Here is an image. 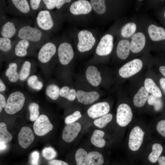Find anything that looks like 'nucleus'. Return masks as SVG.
I'll use <instances>...</instances> for the list:
<instances>
[{"mask_svg": "<svg viewBox=\"0 0 165 165\" xmlns=\"http://www.w3.org/2000/svg\"><path fill=\"white\" fill-rule=\"evenodd\" d=\"M112 115L111 113H108L98 119H95L94 121V124L100 128L105 127L112 119Z\"/></svg>", "mask_w": 165, "mask_h": 165, "instance_id": "obj_37", "label": "nucleus"}, {"mask_svg": "<svg viewBox=\"0 0 165 165\" xmlns=\"http://www.w3.org/2000/svg\"><path fill=\"white\" fill-rule=\"evenodd\" d=\"M137 25L134 23H127L123 26L119 31V36L123 39L131 37L135 33Z\"/></svg>", "mask_w": 165, "mask_h": 165, "instance_id": "obj_27", "label": "nucleus"}, {"mask_svg": "<svg viewBox=\"0 0 165 165\" xmlns=\"http://www.w3.org/2000/svg\"><path fill=\"white\" fill-rule=\"evenodd\" d=\"M147 101L149 105L154 106V110L156 111H160L163 107V102L160 98L150 95L148 97Z\"/></svg>", "mask_w": 165, "mask_h": 165, "instance_id": "obj_38", "label": "nucleus"}, {"mask_svg": "<svg viewBox=\"0 0 165 165\" xmlns=\"http://www.w3.org/2000/svg\"><path fill=\"white\" fill-rule=\"evenodd\" d=\"M0 150H3L4 149H5L6 148V144L2 143H0Z\"/></svg>", "mask_w": 165, "mask_h": 165, "instance_id": "obj_54", "label": "nucleus"}, {"mask_svg": "<svg viewBox=\"0 0 165 165\" xmlns=\"http://www.w3.org/2000/svg\"><path fill=\"white\" fill-rule=\"evenodd\" d=\"M16 40L14 52V55L16 57H24L29 54L35 53L37 50L32 44L27 40Z\"/></svg>", "mask_w": 165, "mask_h": 165, "instance_id": "obj_16", "label": "nucleus"}, {"mask_svg": "<svg viewBox=\"0 0 165 165\" xmlns=\"http://www.w3.org/2000/svg\"><path fill=\"white\" fill-rule=\"evenodd\" d=\"M156 128L157 132L165 137V120L159 121L157 124Z\"/></svg>", "mask_w": 165, "mask_h": 165, "instance_id": "obj_44", "label": "nucleus"}, {"mask_svg": "<svg viewBox=\"0 0 165 165\" xmlns=\"http://www.w3.org/2000/svg\"><path fill=\"white\" fill-rule=\"evenodd\" d=\"M142 66L141 60L138 58L135 59L123 65L119 69V73L122 77L128 78L138 72Z\"/></svg>", "mask_w": 165, "mask_h": 165, "instance_id": "obj_12", "label": "nucleus"}, {"mask_svg": "<svg viewBox=\"0 0 165 165\" xmlns=\"http://www.w3.org/2000/svg\"><path fill=\"white\" fill-rule=\"evenodd\" d=\"M28 85L32 89L40 90L42 87V83L38 80L37 77L35 75L30 77L27 80Z\"/></svg>", "mask_w": 165, "mask_h": 165, "instance_id": "obj_40", "label": "nucleus"}, {"mask_svg": "<svg viewBox=\"0 0 165 165\" xmlns=\"http://www.w3.org/2000/svg\"><path fill=\"white\" fill-rule=\"evenodd\" d=\"M99 97V93L95 91L87 92L79 90L76 92V98L78 101L85 105L93 103L97 100Z\"/></svg>", "mask_w": 165, "mask_h": 165, "instance_id": "obj_24", "label": "nucleus"}, {"mask_svg": "<svg viewBox=\"0 0 165 165\" xmlns=\"http://www.w3.org/2000/svg\"><path fill=\"white\" fill-rule=\"evenodd\" d=\"M76 96V90L74 89H72L70 90L65 98L69 101H73L75 99Z\"/></svg>", "mask_w": 165, "mask_h": 165, "instance_id": "obj_46", "label": "nucleus"}, {"mask_svg": "<svg viewBox=\"0 0 165 165\" xmlns=\"http://www.w3.org/2000/svg\"><path fill=\"white\" fill-rule=\"evenodd\" d=\"M152 152L149 154L148 159L152 163L156 162L159 158L163 150L162 146L158 143H155L152 147Z\"/></svg>", "mask_w": 165, "mask_h": 165, "instance_id": "obj_32", "label": "nucleus"}, {"mask_svg": "<svg viewBox=\"0 0 165 165\" xmlns=\"http://www.w3.org/2000/svg\"><path fill=\"white\" fill-rule=\"evenodd\" d=\"M144 86L146 90L152 95L159 98L162 97L160 89L152 79H146L144 81Z\"/></svg>", "mask_w": 165, "mask_h": 165, "instance_id": "obj_28", "label": "nucleus"}, {"mask_svg": "<svg viewBox=\"0 0 165 165\" xmlns=\"http://www.w3.org/2000/svg\"><path fill=\"white\" fill-rule=\"evenodd\" d=\"M49 165H68V164L63 161L53 160L48 162Z\"/></svg>", "mask_w": 165, "mask_h": 165, "instance_id": "obj_47", "label": "nucleus"}, {"mask_svg": "<svg viewBox=\"0 0 165 165\" xmlns=\"http://www.w3.org/2000/svg\"><path fill=\"white\" fill-rule=\"evenodd\" d=\"M32 19L23 17H9L0 25V37L12 39L15 38L19 30L23 26L31 25Z\"/></svg>", "mask_w": 165, "mask_h": 165, "instance_id": "obj_7", "label": "nucleus"}, {"mask_svg": "<svg viewBox=\"0 0 165 165\" xmlns=\"http://www.w3.org/2000/svg\"><path fill=\"white\" fill-rule=\"evenodd\" d=\"M6 104L5 98L1 94H0V112L2 110V108H5Z\"/></svg>", "mask_w": 165, "mask_h": 165, "instance_id": "obj_49", "label": "nucleus"}, {"mask_svg": "<svg viewBox=\"0 0 165 165\" xmlns=\"http://www.w3.org/2000/svg\"><path fill=\"white\" fill-rule=\"evenodd\" d=\"M53 126L48 117L46 115L42 114L35 122L33 128L35 134L38 136H44L53 129Z\"/></svg>", "mask_w": 165, "mask_h": 165, "instance_id": "obj_14", "label": "nucleus"}, {"mask_svg": "<svg viewBox=\"0 0 165 165\" xmlns=\"http://www.w3.org/2000/svg\"><path fill=\"white\" fill-rule=\"evenodd\" d=\"M70 90L69 87L68 86H63L60 89V95L61 97L65 98Z\"/></svg>", "mask_w": 165, "mask_h": 165, "instance_id": "obj_48", "label": "nucleus"}, {"mask_svg": "<svg viewBox=\"0 0 165 165\" xmlns=\"http://www.w3.org/2000/svg\"><path fill=\"white\" fill-rule=\"evenodd\" d=\"M65 20L64 13L55 10H42L38 11L36 16L35 26L52 35L61 29Z\"/></svg>", "mask_w": 165, "mask_h": 165, "instance_id": "obj_3", "label": "nucleus"}, {"mask_svg": "<svg viewBox=\"0 0 165 165\" xmlns=\"http://www.w3.org/2000/svg\"><path fill=\"white\" fill-rule=\"evenodd\" d=\"M0 7L5 13L18 17L35 19V14L31 10L27 0L0 1Z\"/></svg>", "mask_w": 165, "mask_h": 165, "instance_id": "obj_6", "label": "nucleus"}, {"mask_svg": "<svg viewBox=\"0 0 165 165\" xmlns=\"http://www.w3.org/2000/svg\"><path fill=\"white\" fill-rule=\"evenodd\" d=\"M162 19L165 24V9L163 10L162 13Z\"/></svg>", "mask_w": 165, "mask_h": 165, "instance_id": "obj_55", "label": "nucleus"}, {"mask_svg": "<svg viewBox=\"0 0 165 165\" xmlns=\"http://www.w3.org/2000/svg\"><path fill=\"white\" fill-rule=\"evenodd\" d=\"M51 35L35 26L32 27L31 25L28 24L22 27L14 38L16 40H27L32 44L38 50L50 39Z\"/></svg>", "mask_w": 165, "mask_h": 165, "instance_id": "obj_4", "label": "nucleus"}, {"mask_svg": "<svg viewBox=\"0 0 165 165\" xmlns=\"http://www.w3.org/2000/svg\"><path fill=\"white\" fill-rule=\"evenodd\" d=\"M113 32H107L101 35L94 51L95 55L103 57L110 55L114 47Z\"/></svg>", "mask_w": 165, "mask_h": 165, "instance_id": "obj_10", "label": "nucleus"}, {"mask_svg": "<svg viewBox=\"0 0 165 165\" xmlns=\"http://www.w3.org/2000/svg\"><path fill=\"white\" fill-rule=\"evenodd\" d=\"M75 51L70 37L68 35H63L60 38L57 48V56L60 63L63 66L68 65L74 57Z\"/></svg>", "mask_w": 165, "mask_h": 165, "instance_id": "obj_8", "label": "nucleus"}, {"mask_svg": "<svg viewBox=\"0 0 165 165\" xmlns=\"http://www.w3.org/2000/svg\"><path fill=\"white\" fill-rule=\"evenodd\" d=\"M110 109V105L108 102H100L90 107L87 110V113L90 117L94 119L108 113Z\"/></svg>", "mask_w": 165, "mask_h": 165, "instance_id": "obj_19", "label": "nucleus"}, {"mask_svg": "<svg viewBox=\"0 0 165 165\" xmlns=\"http://www.w3.org/2000/svg\"><path fill=\"white\" fill-rule=\"evenodd\" d=\"M6 89V86L1 79L0 80V92L3 91L5 90Z\"/></svg>", "mask_w": 165, "mask_h": 165, "instance_id": "obj_53", "label": "nucleus"}, {"mask_svg": "<svg viewBox=\"0 0 165 165\" xmlns=\"http://www.w3.org/2000/svg\"><path fill=\"white\" fill-rule=\"evenodd\" d=\"M148 93L144 86L141 87L133 98L134 105L137 107H141L145 104L148 97Z\"/></svg>", "mask_w": 165, "mask_h": 165, "instance_id": "obj_26", "label": "nucleus"}, {"mask_svg": "<svg viewBox=\"0 0 165 165\" xmlns=\"http://www.w3.org/2000/svg\"><path fill=\"white\" fill-rule=\"evenodd\" d=\"M43 156L47 160H51L57 156V153L55 149L51 147H45L42 151Z\"/></svg>", "mask_w": 165, "mask_h": 165, "instance_id": "obj_41", "label": "nucleus"}, {"mask_svg": "<svg viewBox=\"0 0 165 165\" xmlns=\"http://www.w3.org/2000/svg\"><path fill=\"white\" fill-rule=\"evenodd\" d=\"M60 38L49 39L39 49L37 58L40 63L48 64L57 54V48Z\"/></svg>", "mask_w": 165, "mask_h": 165, "instance_id": "obj_9", "label": "nucleus"}, {"mask_svg": "<svg viewBox=\"0 0 165 165\" xmlns=\"http://www.w3.org/2000/svg\"><path fill=\"white\" fill-rule=\"evenodd\" d=\"M80 112L78 111L75 112L73 114L67 116L64 119V123L68 124L75 122L82 117Z\"/></svg>", "mask_w": 165, "mask_h": 165, "instance_id": "obj_42", "label": "nucleus"}, {"mask_svg": "<svg viewBox=\"0 0 165 165\" xmlns=\"http://www.w3.org/2000/svg\"><path fill=\"white\" fill-rule=\"evenodd\" d=\"M86 75L87 80L93 86H97L101 83V73L95 66L91 65L88 66L86 71Z\"/></svg>", "mask_w": 165, "mask_h": 165, "instance_id": "obj_23", "label": "nucleus"}, {"mask_svg": "<svg viewBox=\"0 0 165 165\" xmlns=\"http://www.w3.org/2000/svg\"><path fill=\"white\" fill-rule=\"evenodd\" d=\"M12 134L8 131L6 124L3 122L0 123V143L6 144L12 139Z\"/></svg>", "mask_w": 165, "mask_h": 165, "instance_id": "obj_34", "label": "nucleus"}, {"mask_svg": "<svg viewBox=\"0 0 165 165\" xmlns=\"http://www.w3.org/2000/svg\"><path fill=\"white\" fill-rule=\"evenodd\" d=\"M131 39L130 49L131 52L137 53L144 49L146 44V38L143 33L136 32L131 37Z\"/></svg>", "mask_w": 165, "mask_h": 165, "instance_id": "obj_21", "label": "nucleus"}, {"mask_svg": "<svg viewBox=\"0 0 165 165\" xmlns=\"http://www.w3.org/2000/svg\"><path fill=\"white\" fill-rule=\"evenodd\" d=\"M89 1L93 8L94 20L99 24L113 17L118 9V3L116 2L105 0Z\"/></svg>", "mask_w": 165, "mask_h": 165, "instance_id": "obj_5", "label": "nucleus"}, {"mask_svg": "<svg viewBox=\"0 0 165 165\" xmlns=\"http://www.w3.org/2000/svg\"><path fill=\"white\" fill-rule=\"evenodd\" d=\"M17 67L18 65L16 62H11L6 70L5 75L11 82H16L19 78V74L17 72Z\"/></svg>", "mask_w": 165, "mask_h": 165, "instance_id": "obj_29", "label": "nucleus"}, {"mask_svg": "<svg viewBox=\"0 0 165 165\" xmlns=\"http://www.w3.org/2000/svg\"><path fill=\"white\" fill-rule=\"evenodd\" d=\"M16 40L0 37V51L6 56L14 55V48Z\"/></svg>", "mask_w": 165, "mask_h": 165, "instance_id": "obj_25", "label": "nucleus"}, {"mask_svg": "<svg viewBox=\"0 0 165 165\" xmlns=\"http://www.w3.org/2000/svg\"><path fill=\"white\" fill-rule=\"evenodd\" d=\"M81 128V125L78 122H74L67 124L62 132L63 139L67 142L72 141L77 137Z\"/></svg>", "mask_w": 165, "mask_h": 165, "instance_id": "obj_18", "label": "nucleus"}, {"mask_svg": "<svg viewBox=\"0 0 165 165\" xmlns=\"http://www.w3.org/2000/svg\"><path fill=\"white\" fill-rule=\"evenodd\" d=\"M38 105L35 102L30 103L28 106L30 113V119L32 122L35 121L39 117Z\"/></svg>", "mask_w": 165, "mask_h": 165, "instance_id": "obj_39", "label": "nucleus"}, {"mask_svg": "<svg viewBox=\"0 0 165 165\" xmlns=\"http://www.w3.org/2000/svg\"><path fill=\"white\" fill-rule=\"evenodd\" d=\"M130 41L126 39L118 40L114 48H115L116 55L119 59L125 60L128 57L130 51Z\"/></svg>", "mask_w": 165, "mask_h": 165, "instance_id": "obj_22", "label": "nucleus"}, {"mask_svg": "<svg viewBox=\"0 0 165 165\" xmlns=\"http://www.w3.org/2000/svg\"><path fill=\"white\" fill-rule=\"evenodd\" d=\"M68 35L72 39L75 51L79 54L94 51L101 36L96 29L76 28H71Z\"/></svg>", "mask_w": 165, "mask_h": 165, "instance_id": "obj_1", "label": "nucleus"}, {"mask_svg": "<svg viewBox=\"0 0 165 165\" xmlns=\"http://www.w3.org/2000/svg\"><path fill=\"white\" fill-rule=\"evenodd\" d=\"M42 0H28L30 7L35 14L39 11L41 6Z\"/></svg>", "mask_w": 165, "mask_h": 165, "instance_id": "obj_43", "label": "nucleus"}, {"mask_svg": "<svg viewBox=\"0 0 165 165\" xmlns=\"http://www.w3.org/2000/svg\"><path fill=\"white\" fill-rule=\"evenodd\" d=\"M158 161L159 165H165V156H161L160 157Z\"/></svg>", "mask_w": 165, "mask_h": 165, "instance_id": "obj_51", "label": "nucleus"}, {"mask_svg": "<svg viewBox=\"0 0 165 165\" xmlns=\"http://www.w3.org/2000/svg\"><path fill=\"white\" fill-rule=\"evenodd\" d=\"M133 113L130 106L127 104L123 103L118 106L116 115V120L120 126L124 127L131 121Z\"/></svg>", "mask_w": 165, "mask_h": 165, "instance_id": "obj_15", "label": "nucleus"}, {"mask_svg": "<svg viewBox=\"0 0 165 165\" xmlns=\"http://www.w3.org/2000/svg\"><path fill=\"white\" fill-rule=\"evenodd\" d=\"M105 133L103 131L98 130L94 131L90 138L91 143L95 146L102 148L105 145V141L103 138Z\"/></svg>", "mask_w": 165, "mask_h": 165, "instance_id": "obj_30", "label": "nucleus"}, {"mask_svg": "<svg viewBox=\"0 0 165 165\" xmlns=\"http://www.w3.org/2000/svg\"><path fill=\"white\" fill-rule=\"evenodd\" d=\"M159 70L160 72L164 77L165 78V66H160L159 68Z\"/></svg>", "mask_w": 165, "mask_h": 165, "instance_id": "obj_52", "label": "nucleus"}, {"mask_svg": "<svg viewBox=\"0 0 165 165\" xmlns=\"http://www.w3.org/2000/svg\"><path fill=\"white\" fill-rule=\"evenodd\" d=\"M25 101V96L21 92L16 91L8 97L5 107V112L10 115L14 114L23 107Z\"/></svg>", "mask_w": 165, "mask_h": 165, "instance_id": "obj_11", "label": "nucleus"}, {"mask_svg": "<svg viewBox=\"0 0 165 165\" xmlns=\"http://www.w3.org/2000/svg\"><path fill=\"white\" fill-rule=\"evenodd\" d=\"M64 16L68 23L77 26H87L94 20L93 8L89 0H73Z\"/></svg>", "mask_w": 165, "mask_h": 165, "instance_id": "obj_2", "label": "nucleus"}, {"mask_svg": "<svg viewBox=\"0 0 165 165\" xmlns=\"http://www.w3.org/2000/svg\"><path fill=\"white\" fill-rule=\"evenodd\" d=\"M144 133L139 127L136 126L131 130L128 141L129 147L133 151L138 150L141 146Z\"/></svg>", "mask_w": 165, "mask_h": 165, "instance_id": "obj_17", "label": "nucleus"}, {"mask_svg": "<svg viewBox=\"0 0 165 165\" xmlns=\"http://www.w3.org/2000/svg\"><path fill=\"white\" fill-rule=\"evenodd\" d=\"M160 86L165 94V78H162L160 80Z\"/></svg>", "mask_w": 165, "mask_h": 165, "instance_id": "obj_50", "label": "nucleus"}, {"mask_svg": "<svg viewBox=\"0 0 165 165\" xmlns=\"http://www.w3.org/2000/svg\"><path fill=\"white\" fill-rule=\"evenodd\" d=\"M60 89L59 87L54 84H50L46 89V93L50 98L53 100L57 99L60 95Z\"/></svg>", "mask_w": 165, "mask_h": 165, "instance_id": "obj_36", "label": "nucleus"}, {"mask_svg": "<svg viewBox=\"0 0 165 165\" xmlns=\"http://www.w3.org/2000/svg\"><path fill=\"white\" fill-rule=\"evenodd\" d=\"M88 154L86 151L83 148L78 149L75 155L77 165H87Z\"/></svg>", "mask_w": 165, "mask_h": 165, "instance_id": "obj_33", "label": "nucleus"}, {"mask_svg": "<svg viewBox=\"0 0 165 165\" xmlns=\"http://www.w3.org/2000/svg\"><path fill=\"white\" fill-rule=\"evenodd\" d=\"M19 145L23 148H28L33 141L35 136L31 129L28 127H23L18 134Z\"/></svg>", "mask_w": 165, "mask_h": 165, "instance_id": "obj_20", "label": "nucleus"}, {"mask_svg": "<svg viewBox=\"0 0 165 165\" xmlns=\"http://www.w3.org/2000/svg\"><path fill=\"white\" fill-rule=\"evenodd\" d=\"M104 159L102 154L97 151H92L88 154L87 165H102Z\"/></svg>", "mask_w": 165, "mask_h": 165, "instance_id": "obj_31", "label": "nucleus"}, {"mask_svg": "<svg viewBox=\"0 0 165 165\" xmlns=\"http://www.w3.org/2000/svg\"><path fill=\"white\" fill-rule=\"evenodd\" d=\"M39 158V153L37 151L33 152L31 155V162L34 165H38Z\"/></svg>", "mask_w": 165, "mask_h": 165, "instance_id": "obj_45", "label": "nucleus"}, {"mask_svg": "<svg viewBox=\"0 0 165 165\" xmlns=\"http://www.w3.org/2000/svg\"><path fill=\"white\" fill-rule=\"evenodd\" d=\"M148 32L151 39L157 42L160 48L165 49V28L151 24L148 26Z\"/></svg>", "mask_w": 165, "mask_h": 165, "instance_id": "obj_13", "label": "nucleus"}, {"mask_svg": "<svg viewBox=\"0 0 165 165\" xmlns=\"http://www.w3.org/2000/svg\"><path fill=\"white\" fill-rule=\"evenodd\" d=\"M31 67V62L26 60L23 62L19 73V79L20 80H26L29 75Z\"/></svg>", "mask_w": 165, "mask_h": 165, "instance_id": "obj_35", "label": "nucleus"}]
</instances>
